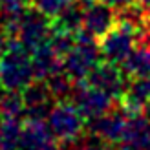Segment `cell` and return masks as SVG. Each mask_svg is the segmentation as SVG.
Returning <instances> with one entry per match:
<instances>
[{"mask_svg": "<svg viewBox=\"0 0 150 150\" xmlns=\"http://www.w3.org/2000/svg\"><path fill=\"white\" fill-rule=\"evenodd\" d=\"M73 0H31V6L37 7L40 13H44L46 17L53 18L55 15L62 9L64 6H68Z\"/></svg>", "mask_w": 150, "mask_h": 150, "instance_id": "44dd1931", "label": "cell"}, {"mask_svg": "<svg viewBox=\"0 0 150 150\" xmlns=\"http://www.w3.org/2000/svg\"><path fill=\"white\" fill-rule=\"evenodd\" d=\"M145 114H146V115L150 117V104H148V106H146V110H145Z\"/></svg>", "mask_w": 150, "mask_h": 150, "instance_id": "cb8c5ba5", "label": "cell"}, {"mask_svg": "<svg viewBox=\"0 0 150 150\" xmlns=\"http://www.w3.org/2000/svg\"><path fill=\"white\" fill-rule=\"evenodd\" d=\"M33 79L31 53L17 37H11L7 50L0 57V86L22 92Z\"/></svg>", "mask_w": 150, "mask_h": 150, "instance_id": "6da1fadb", "label": "cell"}, {"mask_svg": "<svg viewBox=\"0 0 150 150\" xmlns=\"http://www.w3.org/2000/svg\"><path fill=\"white\" fill-rule=\"evenodd\" d=\"M103 2H106V4H110L112 7L119 9V7H123V6H126V4H130V2H134V0H103Z\"/></svg>", "mask_w": 150, "mask_h": 150, "instance_id": "603a6c76", "label": "cell"}, {"mask_svg": "<svg viewBox=\"0 0 150 150\" xmlns=\"http://www.w3.org/2000/svg\"><path fill=\"white\" fill-rule=\"evenodd\" d=\"M9 39H11V35L6 31V29L0 26V57L4 55V51L7 50V44H9Z\"/></svg>", "mask_w": 150, "mask_h": 150, "instance_id": "7402d4cb", "label": "cell"}, {"mask_svg": "<svg viewBox=\"0 0 150 150\" xmlns=\"http://www.w3.org/2000/svg\"><path fill=\"white\" fill-rule=\"evenodd\" d=\"M51 31H53L51 18L46 17L44 13H40L37 7L28 6L24 9V13H22V17H20L15 37L31 51L37 46L48 42L50 37H51Z\"/></svg>", "mask_w": 150, "mask_h": 150, "instance_id": "5b68a950", "label": "cell"}, {"mask_svg": "<svg viewBox=\"0 0 150 150\" xmlns=\"http://www.w3.org/2000/svg\"><path fill=\"white\" fill-rule=\"evenodd\" d=\"M70 101L81 110V114L86 119L106 114L115 104V99L112 95L95 86H90L86 81H75Z\"/></svg>", "mask_w": 150, "mask_h": 150, "instance_id": "8992f818", "label": "cell"}, {"mask_svg": "<svg viewBox=\"0 0 150 150\" xmlns=\"http://www.w3.org/2000/svg\"><path fill=\"white\" fill-rule=\"evenodd\" d=\"M117 103L128 114H141L150 104V75L148 77H130L123 95Z\"/></svg>", "mask_w": 150, "mask_h": 150, "instance_id": "7c38bea8", "label": "cell"}, {"mask_svg": "<svg viewBox=\"0 0 150 150\" xmlns=\"http://www.w3.org/2000/svg\"><path fill=\"white\" fill-rule=\"evenodd\" d=\"M20 93L24 99L26 119H46L50 115V110L57 103L50 92L46 81L42 79H33Z\"/></svg>", "mask_w": 150, "mask_h": 150, "instance_id": "9c48e42d", "label": "cell"}, {"mask_svg": "<svg viewBox=\"0 0 150 150\" xmlns=\"http://www.w3.org/2000/svg\"><path fill=\"white\" fill-rule=\"evenodd\" d=\"M22 119L0 117V148L2 150H18Z\"/></svg>", "mask_w": 150, "mask_h": 150, "instance_id": "2e32d148", "label": "cell"}, {"mask_svg": "<svg viewBox=\"0 0 150 150\" xmlns=\"http://www.w3.org/2000/svg\"><path fill=\"white\" fill-rule=\"evenodd\" d=\"M46 121L59 145L77 139L86 130V117L71 101H57Z\"/></svg>", "mask_w": 150, "mask_h": 150, "instance_id": "3957f363", "label": "cell"}, {"mask_svg": "<svg viewBox=\"0 0 150 150\" xmlns=\"http://www.w3.org/2000/svg\"><path fill=\"white\" fill-rule=\"evenodd\" d=\"M146 11H148V17H150V0L146 2Z\"/></svg>", "mask_w": 150, "mask_h": 150, "instance_id": "d4e9b609", "label": "cell"}, {"mask_svg": "<svg viewBox=\"0 0 150 150\" xmlns=\"http://www.w3.org/2000/svg\"><path fill=\"white\" fill-rule=\"evenodd\" d=\"M0 117L22 119L24 115V99L17 90H6L0 86Z\"/></svg>", "mask_w": 150, "mask_h": 150, "instance_id": "e0dca14e", "label": "cell"}, {"mask_svg": "<svg viewBox=\"0 0 150 150\" xmlns=\"http://www.w3.org/2000/svg\"><path fill=\"white\" fill-rule=\"evenodd\" d=\"M18 150H59L46 119H26L22 123Z\"/></svg>", "mask_w": 150, "mask_h": 150, "instance_id": "30bf717a", "label": "cell"}, {"mask_svg": "<svg viewBox=\"0 0 150 150\" xmlns=\"http://www.w3.org/2000/svg\"><path fill=\"white\" fill-rule=\"evenodd\" d=\"M50 44L55 50V53L61 59H64L71 51V48L75 46V33L62 31V29H53L51 37H50Z\"/></svg>", "mask_w": 150, "mask_h": 150, "instance_id": "ffe728a7", "label": "cell"}, {"mask_svg": "<svg viewBox=\"0 0 150 150\" xmlns=\"http://www.w3.org/2000/svg\"><path fill=\"white\" fill-rule=\"evenodd\" d=\"M101 61L99 42L84 29L75 33V46L62 59V68L73 81H84L90 70Z\"/></svg>", "mask_w": 150, "mask_h": 150, "instance_id": "7a4b0ae2", "label": "cell"}, {"mask_svg": "<svg viewBox=\"0 0 150 150\" xmlns=\"http://www.w3.org/2000/svg\"><path fill=\"white\" fill-rule=\"evenodd\" d=\"M128 117H130V114L115 101V104L106 114L86 119V130L110 141L112 145H117L123 137V132H125L126 123H128Z\"/></svg>", "mask_w": 150, "mask_h": 150, "instance_id": "ba28073f", "label": "cell"}, {"mask_svg": "<svg viewBox=\"0 0 150 150\" xmlns=\"http://www.w3.org/2000/svg\"><path fill=\"white\" fill-rule=\"evenodd\" d=\"M128 79L130 77L125 73L121 64H115V62L101 59V61L90 70V73L86 75L84 81L90 86H95V88L103 90V92H106L108 95H112L117 101L119 97L123 95L126 84H128Z\"/></svg>", "mask_w": 150, "mask_h": 150, "instance_id": "52a82bcc", "label": "cell"}, {"mask_svg": "<svg viewBox=\"0 0 150 150\" xmlns=\"http://www.w3.org/2000/svg\"><path fill=\"white\" fill-rule=\"evenodd\" d=\"M44 81H46V84H48V88H50V92H51L55 101H70L75 81L64 71V68L57 70L55 73H51L50 77L44 79Z\"/></svg>", "mask_w": 150, "mask_h": 150, "instance_id": "ac0fdd59", "label": "cell"}, {"mask_svg": "<svg viewBox=\"0 0 150 150\" xmlns=\"http://www.w3.org/2000/svg\"><path fill=\"white\" fill-rule=\"evenodd\" d=\"M84 7H86V4L82 2V0H73V2H70L68 6H64L62 9L51 18L53 29H62V31L77 33L82 28Z\"/></svg>", "mask_w": 150, "mask_h": 150, "instance_id": "5bb4252c", "label": "cell"}, {"mask_svg": "<svg viewBox=\"0 0 150 150\" xmlns=\"http://www.w3.org/2000/svg\"><path fill=\"white\" fill-rule=\"evenodd\" d=\"M59 150H115L112 146L110 141L99 137L97 134H92L84 130L77 139L70 141V143L59 145Z\"/></svg>", "mask_w": 150, "mask_h": 150, "instance_id": "d6986e66", "label": "cell"}, {"mask_svg": "<svg viewBox=\"0 0 150 150\" xmlns=\"http://www.w3.org/2000/svg\"><path fill=\"white\" fill-rule=\"evenodd\" d=\"M137 2H143V4L146 6V2H148V0H137Z\"/></svg>", "mask_w": 150, "mask_h": 150, "instance_id": "484cf974", "label": "cell"}, {"mask_svg": "<svg viewBox=\"0 0 150 150\" xmlns=\"http://www.w3.org/2000/svg\"><path fill=\"white\" fill-rule=\"evenodd\" d=\"M121 68L128 77H148L150 75V46L136 44L130 55L125 59Z\"/></svg>", "mask_w": 150, "mask_h": 150, "instance_id": "9a60e30c", "label": "cell"}, {"mask_svg": "<svg viewBox=\"0 0 150 150\" xmlns=\"http://www.w3.org/2000/svg\"><path fill=\"white\" fill-rule=\"evenodd\" d=\"M31 53V66H33V75L35 79H48L51 73L62 68V59L55 53V50L51 48L50 40L37 46L35 50L29 51Z\"/></svg>", "mask_w": 150, "mask_h": 150, "instance_id": "4fadbf2b", "label": "cell"}, {"mask_svg": "<svg viewBox=\"0 0 150 150\" xmlns=\"http://www.w3.org/2000/svg\"><path fill=\"white\" fill-rule=\"evenodd\" d=\"M137 44V31L125 22H115V26L99 39L101 59L115 64H123L125 59Z\"/></svg>", "mask_w": 150, "mask_h": 150, "instance_id": "277c9868", "label": "cell"}, {"mask_svg": "<svg viewBox=\"0 0 150 150\" xmlns=\"http://www.w3.org/2000/svg\"><path fill=\"white\" fill-rule=\"evenodd\" d=\"M117 22L115 7H112L110 4L103 2V0H92L84 7V18H82V29L88 31L92 37H95L97 40L101 37L110 31Z\"/></svg>", "mask_w": 150, "mask_h": 150, "instance_id": "8fae6325", "label": "cell"}]
</instances>
